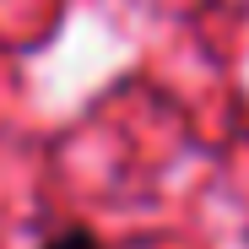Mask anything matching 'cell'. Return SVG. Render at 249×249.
Segmentation results:
<instances>
[{"mask_svg":"<svg viewBox=\"0 0 249 249\" xmlns=\"http://www.w3.org/2000/svg\"><path fill=\"white\" fill-rule=\"evenodd\" d=\"M44 249H98V238L76 228V233H60V238H54V244H44Z\"/></svg>","mask_w":249,"mask_h":249,"instance_id":"cell-1","label":"cell"}]
</instances>
